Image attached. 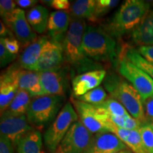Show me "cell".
Returning <instances> with one entry per match:
<instances>
[{"label": "cell", "mask_w": 153, "mask_h": 153, "mask_svg": "<svg viewBox=\"0 0 153 153\" xmlns=\"http://www.w3.org/2000/svg\"><path fill=\"white\" fill-rule=\"evenodd\" d=\"M85 19L71 18L69 29L62 45L65 60L78 72L101 70L99 63L86 56L82 48V41L87 28Z\"/></svg>", "instance_id": "6da1fadb"}, {"label": "cell", "mask_w": 153, "mask_h": 153, "mask_svg": "<svg viewBox=\"0 0 153 153\" xmlns=\"http://www.w3.org/2000/svg\"><path fill=\"white\" fill-rule=\"evenodd\" d=\"M86 56L97 62H110L117 65L119 53L115 38L100 28L87 26L82 41Z\"/></svg>", "instance_id": "7a4b0ae2"}, {"label": "cell", "mask_w": 153, "mask_h": 153, "mask_svg": "<svg viewBox=\"0 0 153 153\" xmlns=\"http://www.w3.org/2000/svg\"><path fill=\"white\" fill-rule=\"evenodd\" d=\"M150 7V4L143 0H127L113 16L107 32L114 38L133 32L148 14Z\"/></svg>", "instance_id": "3957f363"}, {"label": "cell", "mask_w": 153, "mask_h": 153, "mask_svg": "<svg viewBox=\"0 0 153 153\" xmlns=\"http://www.w3.org/2000/svg\"><path fill=\"white\" fill-rule=\"evenodd\" d=\"M104 79L105 87L112 98L119 101L131 116L143 124L147 123L143 100L138 91L114 74H108Z\"/></svg>", "instance_id": "277c9868"}, {"label": "cell", "mask_w": 153, "mask_h": 153, "mask_svg": "<svg viewBox=\"0 0 153 153\" xmlns=\"http://www.w3.org/2000/svg\"><path fill=\"white\" fill-rule=\"evenodd\" d=\"M72 105L79 118V121L94 135L101 133H112L115 125L111 116L98 104L92 105L72 99Z\"/></svg>", "instance_id": "5b68a950"}, {"label": "cell", "mask_w": 153, "mask_h": 153, "mask_svg": "<svg viewBox=\"0 0 153 153\" xmlns=\"http://www.w3.org/2000/svg\"><path fill=\"white\" fill-rule=\"evenodd\" d=\"M78 117L79 116L71 103L68 102L61 108L54 121L43 135L44 143L50 152H55L70 127L77 121Z\"/></svg>", "instance_id": "8992f818"}, {"label": "cell", "mask_w": 153, "mask_h": 153, "mask_svg": "<svg viewBox=\"0 0 153 153\" xmlns=\"http://www.w3.org/2000/svg\"><path fill=\"white\" fill-rule=\"evenodd\" d=\"M62 104V97L45 95L34 98L26 116L31 126L42 127L56 118Z\"/></svg>", "instance_id": "52a82bcc"}, {"label": "cell", "mask_w": 153, "mask_h": 153, "mask_svg": "<svg viewBox=\"0 0 153 153\" xmlns=\"http://www.w3.org/2000/svg\"><path fill=\"white\" fill-rule=\"evenodd\" d=\"M117 66L119 74L138 91L143 101L152 97L153 79L150 75L120 53Z\"/></svg>", "instance_id": "ba28073f"}, {"label": "cell", "mask_w": 153, "mask_h": 153, "mask_svg": "<svg viewBox=\"0 0 153 153\" xmlns=\"http://www.w3.org/2000/svg\"><path fill=\"white\" fill-rule=\"evenodd\" d=\"M93 137L94 134L77 120L70 127L54 153H87Z\"/></svg>", "instance_id": "9c48e42d"}, {"label": "cell", "mask_w": 153, "mask_h": 153, "mask_svg": "<svg viewBox=\"0 0 153 153\" xmlns=\"http://www.w3.org/2000/svg\"><path fill=\"white\" fill-rule=\"evenodd\" d=\"M1 21L11 30L22 46L26 48L38 38L37 34L28 24L25 11L22 9L16 8Z\"/></svg>", "instance_id": "30bf717a"}, {"label": "cell", "mask_w": 153, "mask_h": 153, "mask_svg": "<svg viewBox=\"0 0 153 153\" xmlns=\"http://www.w3.org/2000/svg\"><path fill=\"white\" fill-rule=\"evenodd\" d=\"M33 131L26 115L11 116L1 114L0 132L11 141L14 146H17L23 137Z\"/></svg>", "instance_id": "8fae6325"}, {"label": "cell", "mask_w": 153, "mask_h": 153, "mask_svg": "<svg viewBox=\"0 0 153 153\" xmlns=\"http://www.w3.org/2000/svg\"><path fill=\"white\" fill-rule=\"evenodd\" d=\"M22 67L13 65L0 77V110L2 114L7 109L18 91L19 76Z\"/></svg>", "instance_id": "7c38bea8"}, {"label": "cell", "mask_w": 153, "mask_h": 153, "mask_svg": "<svg viewBox=\"0 0 153 153\" xmlns=\"http://www.w3.org/2000/svg\"><path fill=\"white\" fill-rule=\"evenodd\" d=\"M64 59L62 43L48 39L42 50L36 72L57 71L60 70Z\"/></svg>", "instance_id": "4fadbf2b"}, {"label": "cell", "mask_w": 153, "mask_h": 153, "mask_svg": "<svg viewBox=\"0 0 153 153\" xmlns=\"http://www.w3.org/2000/svg\"><path fill=\"white\" fill-rule=\"evenodd\" d=\"M129 149L112 133H101L94 135L87 153H117Z\"/></svg>", "instance_id": "5bb4252c"}, {"label": "cell", "mask_w": 153, "mask_h": 153, "mask_svg": "<svg viewBox=\"0 0 153 153\" xmlns=\"http://www.w3.org/2000/svg\"><path fill=\"white\" fill-rule=\"evenodd\" d=\"M106 74V72L104 70H98L84 72L76 76L72 81L73 95L78 98L88 91L99 87Z\"/></svg>", "instance_id": "9a60e30c"}, {"label": "cell", "mask_w": 153, "mask_h": 153, "mask_svg": "<svg viewBox=\"0 0 153 153\" xmlns=\"http://www.w3.org/2000/svg\"><path fill=\"white\" fill-rule=\"evenodd\" d=\"M70 21L68 11H56L51 13L47 28L51 40L62 43L70 27Z\"/></svg>", "instance_id": "2e32d148"}, {"label": "cell", "mask_w": 153, "mask_h": 153, "mask_svg": "<svg viewBox=\"0 0 153 153\" xmlns=\"http://www.w3.org/2000/svg\"><path fill=\"white\" fill-rule=\"evenodd\" d=\"M48 41V38L45 36L38 38L35 41L26 47L19 57L20 67L24 70L36 72L42 50Z\"/></svg>", "instance_id": "e0dca14e"}, {"label": "cell", "mask_w": 153, "mask_h": 153, "mask_svg": "<svg viewBox=\"0 0 153 153\" xmlns=\"http://www.w3.org/2000/svg\"><path fill=\"white\" fill-rule=\"evenodd\" d=\"M39 74L44 95L60 97L65 95L63 76L58 70L42 72H39Z\"/></svg>", "instance_id": "ac0fdd59"}, {"label": "cell", "mask_w": 153, "mask_h": 153, "mask_svg": "<svg viewBox=\"0 0 153 153\" xmlns=\"http://www.w3.org/2000/svg\"><path fill=\"white\" fill-rule=\"evenodd\" d=\"M19 87L29 93L33 98L45 96L41 85L39 72L22 69L19 76Z\"/></svg>", "instance_id": "d6986e66"}, {"label": "cell", "mask_w": 153, "mask_h": 153, "mask_svg": "<svg viewBox=\"0 0 153 153\" xmlns=\"http://www.w3.org/2000/svg\"><path fill=\"white\" fill-rule=\"evenodd\" d=\"M131 37L135 44L140 45H153V10L137 27L132 32Z\"/></svg>", "instance_id": "ffe728a7"}, {"label": "cell", "mask_w": 153, "mask_h": 153, "mask_svg": "<svg viewBox=\"0 0 153 153\" xmlns=\"http://www.w3.org/2000/svg\"><path fill=\"white\" fill-rule=\"evenodd\" d=\"M50 15L45 7L37 5L33 7L26 14L28 24L36 33L42 34L47 30Z\"/></svg>", "instance_id": "44dd1931"}, {"label": "cell", "mask_w": 153, "mask_h": 153, "mask_svg": "<svg viewBox=\"0 0 153 153\" xmlns=\"http://www.w3.org/2000/svg\"><path fill=\"white\" fill-rule=\"evenodd\" d=\"M42 146L41 133L33 130L23 137L17 145V153H42Z\"/></svg>", "instance_id": "7402d4cb"}, {"label": "cell", "mask_w": 153, "mask_h": 153, "mask_svg": "<svg viewBox=\"0 0 153 153\" xmlns=\"http://www.w3.org/2000/svg\"><path fill=\"white\" fill-rule=\"evenodd\" d=\"M30 98L31 97L29 93L24 89H19L14 99L3 114L11 115V116L26 115L32 101Z\"/></svg>", "instance_id": "603a6c76"}, {"label": "cell", "mask_w": 153, "mask_h": 153, "mask_svg": "<svg viewBox=\"0 0 153 153\" xmlns=\"http://www.w3.org/2000/svg\"><path fill=\"white\" fill-rule=\"evenodd\" d=\"M96 1L94 0H77L72 4L70 9L71 18L97 20L95 17Z\"/></svg>", "instance_id": "cb8c5ba5"}, {"label": "cell", "mask_w": 153, "mask_h": 153, "mask_svg": "<svg viewBox=\"0 0 153 153\" xmlns=\"http://www.w3.org/2000/svg\"><path fill=\"white\" fill-rule=\"evenodd\" d=\"M119 53L125 56L135 65L145 71L153 79V62H148L143 58L139 54L137 50L134 49L133 48L126 46L121 50Z\"/></svg>", "instance_id": "d4e9b609"}, {"label": "cell", "mask_w": 153, "mask_h": 153, "mask_svg": "<svg viewBox=\"0 0 153 153\" xmlns=\"http://www.w3.org/2000/svg\"><path fill=\"white\" fill-rule=\"evenodd\" d=\"M106 98V92L105 91L104 88L99 86V87L88 91L84 95L76 99L82 102L87 103V104L97 105L104 102Z\"/></svg>", "instance_id": "484cf974"}, {"label": "cell", "mask_w": 153, "mask_h": 153, "mask_svg": "<svg viewBox=\"0 0 153 153\" xmlns=\"http://www.w3.org/2000/svg\"><path fill=\"white\" fill-rule=\"evenodd\" d=\"M98 105L111 116L120 117L129 114L125 107L114 98L106 99L104 102Z\"/></svg>", "instance_id": "4316f807"}, {"label": "cell", "mask_w": 153, "mask_h": 153, "mask_svg": "<svg viewBox=\"0 0 153 153\" xmlns=\"http://www.w3.org/2000/svg\"><path fill=\"white\" fill-rule=\"evenodd\" d=\"M123 143L134 153H147L143 148L140 133L138 131H130Z\"/></svg>", "instance_id": "83f0119b"}, {"label": "cell", "mask_w": 153, "mask_h": 153, "mask_svg": "<svg viewBox=\"0 0 153 153\" xmlns=\"http://www.w3.org/2000/svg\"><path fill=\"white\" fill-rule=\"evenodd\" d=\"M139 132L145 150L147 153H153V123L143 124Z\"/></svg>", "instance_id": "f1b7e54d"}, {"label": "cell", "mask_w": 153, "mask_h": 153, "mask_svg": "<svg viewBox=\"0 0 153 153\" xmlns=\"http://www.w3.org/2000/svg\"><path fill=\"white\" fill-rule=\"evenodd\" d=\"M118 3H119V1H116V0H97L96 1V19L104 16L111 9L114 8Z\"/></svg>", "instance_id": "f546056e"}, {"label": "cell", "mask_w": 153, "mask_h": 153, "mask_svg": "<svg viewBox=\"0 0 153 153\" xmlns=\"http://www.w3.org/2000/svg\"><path fill=\"white\" fill-rule=\"evenodd\" d=\"M16 57V55H13L9 52L5 46L4 38H0V65L2 68L4 67L14 61Z\"/></svg>", "instance_id": "4dcf8cb0"}, {"label": "cell", "mask_w": 153, "mask_h": 153, "mask_svg": "<svg viewBox=\"0 0 153 153\" xmlns=\"http://www.w3.org/2000/svg\"><path fill=\"white\" fill-rule=\"evenodd\" d=\"M16 1L12 0H1L0 1V14L1 19L5 18L16 9Z\"/></svg>", "instance_id": "1f68e13d"}, {"label": "cell", "mask_w": 153, "mask_h": 153, "mask_svg": "<svg viewBox=\"0 0 153 153\" xmlns=\"http://www.w3.org/2000/svg\"><path fill=\"white\" fill-rule=\"evenodd\" d=\"M0 153H14L13 143L2 134H0Z\"/></svg>", "instance_id": "d6a6232c"}, {"label": "cell", "mask_w": 153, "mask_h": 153, "mask_svg": "<svg viewBox=\"0 0 153 153\" xmlns=\"http://www.w3.org/2000/svg\"><path fill=\"white\" fill-rule=\"evenodd\" d=\"M4 41L5 46L9 53L13 55H16L19 53L20 49V44L18 40L13 37L4 38Z\"/></svg>", "instance_id": "836d02e7"}, {"label": "cell", "mask_w": 153, "mask_h": 153, "mask_svg": "<svg viewBox=\"0 0 153 153\" xmlns=\"http://www.w3.org/2000/svg\"><path fill=\"white\" fill-rule=\"evenodd\" d=\"M137 51L147 61L153 62V45H140Z\"/></svg>", "instance_id": "e575fe53"}, {"label": "cell", "mask_w": 153, "mask_h": 153, "mask_svg": "<svg viewBox=\"0 0 153 153\" xmlns=\"http://www.w3.org/2000/svg\"><path fill=\"white\" fill-rule=\"evenodd\" d=\"M143 123L138 120L135 119L133 116L128 114L126 116V121L124 128L129 131H138L142 126Z\"/></svg>", "instance_id": "d590c367"}, {"label": "cell", "mask_w": 153, "mask_h": 153, "mask_svg": "<svg viewBox=\"0 0 153 153\" xmlns=\"http://www.w3.org/2000/svg\"><path fill=\"white\" fill-rule=\"evenodd\" d=\"M51 6L57 11H68L71 7V4L68 0H53L51 1Z\"/></svg>", "instance_id": "8d00e7d4"}, {"label": "cell", "mask_w": 153, "mask_h": 153, "mask_svg": "<svg viewBox=\"0 0 153 153\" xmlns=\"http://www.w3.org/2000/svg\"><path fill=\"white\" fill-rule=\"evenodd\" d=\"M143 104L145 116L153 121V96L143 101Z\"/></svg>", "instance_id": "74e56055"}, {"label": "cell", "mask_w": 153, "mask_h": 153, "mask_svg": "<svg viewBox=\"0 0 153 153\" xmlns=\"http://www.w3.org/2000/svg\"><path fill=\"white\" fill-rule=\"evenodd\" d=\"M0 36H1V38L14 37V34L12 33L11 30L6 26L2 21L0 22Z\"/></svg>", "instance_id": "f35d334b"}, {"label": "cell", "mask_w": 153, "mask_h": 153, "mask_svg": "<svg viewBox=\"0 0 153 153\" xmlns=\"http://www.w3.org/2000/svg\"><path fill=\"white\" fill-rule=\"evenodd\" d=\"M38 3V1L36 0H17L16 1V4L19 6V7L23 9L29 8L35 6Z\"/></svg>", "instance_id": "ab89813d"}, {"label": "cell", "mask_w": 153, "mask_h": 153, "mask_svg": "<svg viewBox=\"0 0 153 153\" xmlns=\"http://www.w3.org/2000/svg\"><path fill=\"white\" fill-rule=\"evenodd\" d=\"M126 116H127V115H126ZM126 116H120V117H116V116H111V122L115 126H118V127L119 128H124Z\"/></svg>", "instance_id": "60d3db41"}, {"label": "cell", "mask_w": 153, "mask_h": 153, "mask_svg": "<svg viewBox=\"0 0 153 153\" xmlns=\"http://www.w3.org/2000/svg\"><path fill=\"white\" fill-rule=\"evenodd\" d=\"M117 153H131V150L130 149H126V150H121Z\"/></svg>", "instance_id": "b9f144b4"}]
</instances>
